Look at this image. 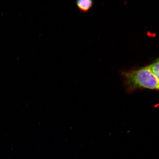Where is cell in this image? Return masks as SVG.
I'll use <instances>...</instances> for the list:
<instances>
[{"label":"cell","instance_id":"obj_1","mask_svg":"<svg viewBox=\"0 0 159 159\" xmlns=\"http://www.w3.org/2000/svg\"><path fill=\"white\" fill-rule=\"evenodd\" d=\"M125 83L130 89L144 88L159 90V81L149 66L125 73Z\"/></svg>","mask_w":159,"mask_h":159},{"label":"cell","instance_id":"obj_2","mask_svg":"<svg viewBox=\"0 0 159 159\" xmlns=\"http://www.w3.org/2000/svg\"><path fill=\"white\" fill-rule=\"evenodd\" d=\"M75 3L80 11L86 13L93 7V2L91 0H78L75 2Z\"/></svg>","mask_w":159,"mask_h":159},{"label":"cell","instance_id":"obj_3","mask_svg":"<svg viewBox=\"0 0 159 159\" xmlns=\"http://www.w3.org/2000/svg\"><path fill=\"white\" fill-rule=\"evenodd\" d=\"M149 67L159 81V61L157 60L156 62L149 66Z\"/></svg>","mask_w":159,"mask_h":159},{"label":"cell","instance_id":"obj_4","mask_svg":"<svg viewBox=\"0 0 159 159\" xmlns=\"http://www.w3.org/2000/svg\"><path fill=\"white\" fill-rule=\"evenodd\" d=\"M158 60H159V59H158Z\"/></svg>","mask_w":159,"mask_h":159}]
</instances>
